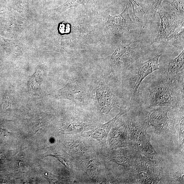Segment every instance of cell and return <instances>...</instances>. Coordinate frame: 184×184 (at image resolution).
<instances>
[{
	"mask_svg": "<svg viewBox=\"0 0 184 184\" xmlns=\"http://www.w3.org/2000/svg\"><path fill=\"white\" fill-rule=\"evenodd\" d=\"M143 101L147 107H184V79L161 78L148 84L142 92Z\"/></svg>",
	"mask_w": 184,
	"mask_h": 184,
	"instance_id": "6da1fadb",
	"label": "cell"
},
{
	"mask_svg": "<svg viewBox=\"0 0 184 184\" xmlns=\"http://www.w3.org/2000/svg\"><path fill=\"white\" fill-rule=\"evenodd\" d=\"M172 108L168 106L147 107L139 111L137 121L147 131L176 134L175 115L172 119L168 116V113Z\"/></svg>",
	"mask_w": 184,
	"mask_h": 184,
	"instance_id": "7a4b0ae2",
	"label": "cell"
},
{
	"mask_svg": "<svg viewBox=\"0 0 184 184\" xmlns=\"http://www.w3.org/2000/svg\"><path fill=\"white\" fill-rule=\"evenodd\" d=\"M129 169L131 183L157 184L162 178L158 163L139 152L131 159Z\"/></svg>",
	"mask_w": 184,
	"mask_h": 184,
	"instance_id": "3957f363",
	"label": "cell"
},
{
	"mask_svg": "<svg viewBox=\"0 0 184 184\" xmlns=\"http://www.w3.org/2000/svg\"><path fill=\"white\" fill-rule=\"evenodd\" d=\"M161 54L144 62L137 61L129 66L123 74V85L131 96L136 94L142 82L148 75L160 70L159 60Z\"/></svg>",
	"mask_w": 184,
	"mask_h": 184,
	"instance_id": "277c9868",
	"label": "cell"
},
{
	"mask_svg": "<svg viewBox=\"0 0 184 184\" xmlns=\"http://www.w3.org/2000/svg\"><path fill=\"white\" fill-rule=\"evenodd\" d=\"M135 42L123 41L109 57L108 61L112 74L123 75L143 55V47L139 44L134 48L130 47L131 44Z\"/></svg>",
	"mask_w": 184,
	"mask_h": 184,
	"instance_id": "5b68a950",
	"label": "cell"
},
{
	"mask_svg": "<svg viewBox=\"0 0 184 184\" xmlns=\"http://www.w3.org/2000/svg\"><path fill=\"white\" fill-rule=\"evenodd\" d=\"M126 123L131 144L147 158L156 159L158 153L151 143V136L147 131L133 118L129 119Z\"/></svg>",
	"mask_w": 184,
	"mask_h": 184,
	"instance_id": "8992f818",
	"label": "cell"
},
{
	"mask_svg": "<svg viewBox=\"0 0 184 184\" xmlns=\"http://www.w3.org/2000/svg\"><path fill=\"white\" fill-rule=\"evenodd\" d=\"M158 13L161 20L160 27L156 37L151 44L166 41L168 37L184 23V16L173 10L160 9Z\"/></svg>",
	"mask_w": 184,
	"mask_h": 184,
	"instance_id": "52a82bcc",
	"label": "cell"
},
{
	"mask_svg": "<svg viewBox=\"0 0 184 184\" xmlns=\"http://www.w3.org/2000/svg\"><path fill=\"white\" fill-rule=\"evenodd\" d=\"M50 96L55 99H66L82 103L87 97V91L84 84L75 77H71L65 86L55 91Z\"/></svg>",
	"mask_w": 184,
	"mask_h": 184,
	"instance_id": "ba28073f",
	"label": "cell"
},
{
	"mask_svg": "<svg viewBox=\"0 0 184 184\" xmlns=\"http://www.w3.org/2000/svg\"><path fill=\"white\" fill-rule=\"evenodd\" d=\"M129 6L127 4L125 9L121 14L113 16L109 14L106 23V32L117 36L138 27L136 22L131 18L129 14Z\"/></svg>",
	"mask_w": 184,
	"mask_h": 184,
	"instance_id": "9c48e42d",
	"label": "cell"
},
{
	"mask_svg": "<svg viewBox=\"0 0 184 184\" xmlns=\"http://www.w3.org/2000/svg\"><path fill=\"white\" fill-rule=\"evenodd\" d=\"M97 109L101 113L108 114L113 108L122 107L119 100L113 94L103 80H102L96 91Z\"/></svg>",
	"mask_w": 184,
	"mask_h": 184,
	"instance_id": "30bf717a",
	"label": "cell"
},
{
	"mask_svg": "<svg viewBox=\"0 0 184 184\" xmlns=\"http://www.w3.org/2000/svg\"><path fill=\"white\" fill-rule=\"evenodd\" d=\"M120 117L119 120L117 122L115 126L113 125L109 137V145L112 149L131 145L127 124Z\"/></svg>",
	"mask_w": 184,
	"mask_h": 184,
	"instance_id": "8fae6325",
	"label": "cell"
},
{
	"mask_svg": "<svg viewBox=\"0 0 184 184\" xmlns=\"http://www.w3.org/2000/svg\"><path fill=\"white\" fill-rule=\"evenodd\" d=\"M120 112L114 118L103 125L97 127L95 129L85 133V134L96 139L99 142L102 147H103L106 144L108 134L111 129L113 125L116 121L122 115L129 111L131 107H121L120 108Z\"/></svg>",
	"mask_w": 184,
	"mask_h": 184,
	"instance_id": "7c38bea8",
	"label": "cell"
},
{
	"mask_svg": "<svg viewBox=\"0 0 184 184\" xmlns=\"http://www.w3.org/2000/svg\"><path fill=\"white\" fill-rule=\"evenodd\" d=\"M184 50L160 69L162 75L170 79L184 78Z\"/></svg>",
	"mask_w": 184,
	"mask_h": 184,
	"instance_id": "4fadbf2b",
	"label": "cell"
},
{
	"mask_svg": "<svg viewBox=\"0 0 184 184\" xmlns=\"http://www.w3.org/2000/svg\"><path fill=\"white\" fill-rule=\"evenodd\" d=\"M138 152L136 148L130 145L113 152L111 158L118 165L129 168L131 159Z\"/></svg>",
	"mask_w": 184,
	"mask_h": 184,
	"instance_id": "5bb4252c",
	"label": "cell"
},
{
	"mask_svg": "<svg viewBox=\"0 0 184 184\" xmlns=\"http://www.w3.org/2000/svg\"><path fill=\"white\" fill-rule=\"evenodd\" d=\"M184 23L168 37L166 43L169 45L175 47H184Z\"/></svg>",
	"mask_w": 184,
	"mask_h": 184,
	"instance_id": "9a60e30c",
	"label": "cell"
},
{
	"mask_svg": "<svg viewBox=\"0 0 184 184\" xmlns=\"http://www.w3.org/2000/svg\"><path fill=\"white\" fill-rule=\"evenodd\" d=\"M164 0H151L150 4L145 12L144 17L146 23L152 24L156 17L157 11Z\"/></svg>",
	"mask_w": 184,
	"mask_h": 184,
	"instance_id": "2e32d148",
	"label": "cell"
},
{
	"mask_svg": "<svg viewBox=\"0 0 184 184\" xmlns=\"http://www.w3.org/2000/svg\"><path fill=\"white\" fill-rule=\"evenodd\" d=\"M180 113L178 118V123L176 124L175 128L178 131L179 145L182 149L184 150V107L179 108Z\"/></svg>",
	"mask_w": 184,
	"mask_h": 184,
	"instance_id": "e0dca14e",
	"label": "cell"
},
{
	"mask_svg": "<svg viewBox=\"0 0 184 184\" xmlns=\"http://www.w3.org/2000/svg\"><path fill=\"white\" fill-rule=\"evenodd\" d=\"M94 1V0H68L65 4L58 9L61 11H64L69 8L76 7L81 4L91 3Z\"/></svg>",
	"mask_w": 184,
	"mask_h": 184,
	"instance_id": "ac0fdd59",
	"label": "cell"
},
{
	"mask_svg": "<svg viewBox=\"0 0 184 184\" xmlns=\"http://www.w3.org/2000/svg\"><path fill=\"white\" fill-rule=\"evenodd\" d=\"M172 6L175 12L184 16V0H164Z\"/></svg>",
	"mask_w": 184,
	"mask_h": 184,
	"instance_id": "d6986e66",
	"label": "cell"
},
{
	"mask_svg": "<svg viewBox=\"0 0 184 184\" xmlns=\"http://www.w3.org/2000/svg\"><path fill=\"white\" fill-rule=\"evenodd\" d=\"M83 126L81 123H72L69 125H66L63 127V129L65 132L67 133L79 132L83 130Z\"/></svg>",
	"mask_w": 184,
	"mask_h": 184,
	"instance_id": "ffe728a7",
	"label": "cell"
},
{
	"mask_svg": "<svg viewBox=\"0 0 184 184\" xmlns=\"http://www.w3.org/2000/svg\"><path fill=\"white\" fill-rule=\"evenodd\" d=\"M130 1L133 10V19L134 20V21L135 22H140V19L139 18L137 17L136 15V11H135V6H136L138 7H139L140 6V4L136 1L135 0H128Z\"/></svg>",
	"mask_w": 184,
	"mask_h": 184,
	"instance_id": "44dd1931",
	"label": "cell"
}]
</instances>
